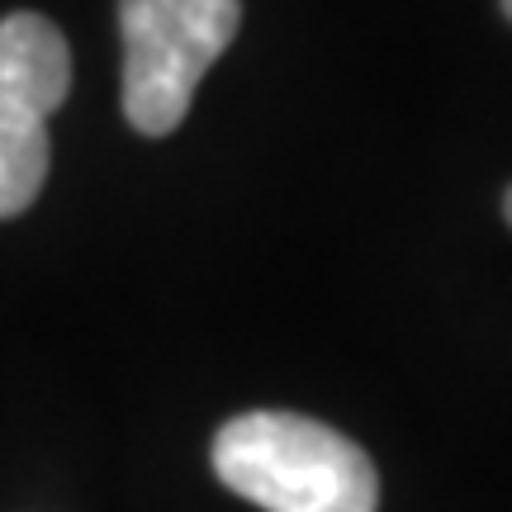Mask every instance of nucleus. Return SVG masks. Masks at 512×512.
<instances>
[{
	"mask_svg": "<svg viewBox=\"0 0 512 512\" xmlns=\"http://www.w3.org/2000/svg\"><path fill=\"white\" fill-rule=\"evenodd\" d=\"M219 479L261 512H375L380 475L370 456L304 413H242L214 437Z\"/></svg>",
	"mask_w": 512,
	"mask_h": 512,
	"instance_id": "obj_1",
	"label": "nucleus"
},
{
	"mask_svg": "<svg viewBox=\"0 0 512 512\" xmlns=\"http://www.w3.org/2000/svg\"><path fill=\"white\" fill-rule=\"evenodd\" d=\"M242 0H119L124 114L162 138L190 114L195 86L238 38Z\"/></svg>",
	"mask_w": 512,
	"mask_h": 512,
	"instance_id": "obj_2",
	"label": "nucleus"
},
{
	"mask_svg": "<svg viewBox=\"0 0 512 512\" xmlns=\"http://www.w3.org/2000/svg\"><path fill=\"white\" fill-rule=\"evenodd\" d=\"M72 91V48L53 19H0V219H15L48 181V119Z\"/></svg>",
	"mask_w": 512,
	"mask_h": 512,
	"instance_id": "obj_3",
	"label": "nucleus"
},
{
	"mask_svg": "<svg viewBox=\"0 0 512 512\" xmlns=\"http://www.w3.org/2000/svg\"><path fill=\"white\" fill-rule=\"evenodd\" d=\"M503 214H508V223H512V185H508V195H503Z\"/></svg>",
	"mask_w": 512,
	"mask_h": 512,
	"instance_id": "obj_4",
	"label": "nucleus"
},
{
	"mask_svg": "<svg viewBox=\"0 0 512 512\" xmlns=\"http://www.w3.org/2000/svg\"><path fill=\"white\" fill-rule=\"evenodd\" d=\"M498 5H503V15H508V24H512V0H498Z\"/></svg>",
	"mask_w": 512,
	"mask_h": 512,
	"instance_id": "obj_5",
	"label": "nucleus"
}]
</instances>
